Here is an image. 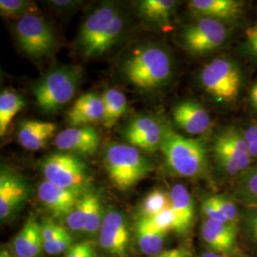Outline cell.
Returning a JSON list of instances; mask_svg holds the SVG:
<instances>
[{
  "mask_svg": "<svg viewBox=\"0 0 257 257\" xmlns=\"http://www.w3.org/2000/svg\"><path fill=\"white\" fill-rule=\"evenodd\" d=\"M122 73L128 82L142 91L163 86L172 74V61L167 51L156 45L136 50L123 64Z\"/></svg>",
  "mask_w": 257,
  "mask_h": 257,
  "instance_id": "cell-1",
  "label": "cell"
},
{
  "mask_svg": "<svg viewBox=\"0 0 257 257\" xmlns=\"http://www.w3.org/2000/svg\"><path fill=\"white\" fill-rule=\"evenodd\" d=\"M166 163L174 175L197 178L208 170V154L201 141L178 135L167 126L165 137L160 149Z\"/></svg>",
  "mask_w": 257,
  "mask_h": 257,
  "instance_id": "cell-2",
  "label": "cell"
},
{
  "mask_svg": "<svg viewBox=\"0 0 257 257\" xmlns=\"http://www.w3.org/2000/svg\"><path fill=\"white\" fill-rule=\"evenodd\" d=\"M104 165L110 182L119 191L132 189L153 170L147 157L128 144H110L105 151Z\"/></svg>",
  "mask_w": 257,
  "mask_h": 257,
  "instance_id": "cell-3",
  "label": "cell"
},
{
  "mask_svg": "<svg viewBox=\"0 0 257 257\" xmlns=\"http://www.w3.org/2000/svg\"><path fill=\"white\" fill-rule=\"evenodd\" d=\"M81 74L82 70L78 66H62L47 73L34 87V95L39 108L51 112L71 101Z\"/></svg>",
  "mask_w": 257,
  "mask_h": 257,
  "instance_id": "cell-4",
  "label": "cell"
},
{
  "mask_svg": "<svg viewBox=\"0 0 257 257\" xmlns=\"http://www.w3.org/2000/svg\"><path fill=\"white\" fill-rule=\"evenodd\" d=\"M42 173L50 183L81 193L91 182L88 169L82 160L73 154L56 153L47 156L41 164Z\"/></svg>",
  "mask_w": 257,
  "mask_h": 257,
  "instance_id": "cell-5",
  "label": "cell"
},
{
  "mask_svg": "<svg viewBox=\"0 0 257 257\" xmlns=\"http://www.w3.org/2000/svg\"><path fill=\"white\" fill-rule=\"evenodd\" d=\"M200 81L217 101L232 102L238 96L242 78L237 65L230 59H214L203 68Z\"/></svg>",
  "mask_w": 257,
  "mask_h": 257,
  "instance_id": "cell-6",
  "label": "cell"
},
{
  "mask_svg": "<svg viewBox=\"0 0 257 257\" xmlns=\"http://www.w3.org/2000/svg\"><path fill=\"white\" fill-rule=\"evenodd\" d=\"M213 156L221 170L230 176H238L248 170L251 156L243 133L234 127L225 128L213 142Z\"/></svg>",
  "mask_w": 257,
  "mask_h": 257,
  "instance_id": "cell-7",
  "label": "cell"
},
{
  "mask_svg": "<svg viewBox=\"0 0 257 257\" xmlns=\"http://www.w3.org/2000/svg\"><path fill=\"white\" fill-rule=\"evenodd\" d=\"M16 36L21 49L30 56L43 57L55 50L56 39L53 29L45 19L33 13L17 22Z\"/></svg>",
  "mask_w": 257,
  "mask_h": 257,
  "instance_id": "cell-8",
  "label": "cell"
},
{
  "mask_svg": "<svg viewBox=\"0 0 257 257\" xmlns=\"http://www.w3.org/2000/svg\"><path fill=\"white\" fill-rule=\"evenodd\" d=\"M227 37V28L221 21L200 18L195 23L185 28L181 40L189 52L194 55H204L222 46Z\"/></svg>",
  "mask_w": 257,
  "mask_h": 257,
  "instance_id": "cell-9",
  "label": "cell"
},
{
  "mask_svg": "<svg viewBox=\"0 0 257 257\" xmlns=\"http://www.w3.org/2000/svg\"><path fill=\"white\" fill-rule=\"evenodd\" d=\"M166 128L167 126L155 116L140 115L128 123L124 138L128 145L154 153L161 149Z\"/></svg>",
  "mask_w": 257,
  "mask_h": 257,
  "instance_id": "cell-10",
  "label": "cell"
},
{
  "mask_svg": "<svg viewBox=\"0 0 257 257\" xmlns=\"http://www.w3.org/2000/svg\"><path fill=\"white\" fill-rule=\"evenodd\" d=\"M99 245L112 255H127L130 232L124 215L117 211H109L104 214L98 231Z\"/></svg>",
  "mask_w": 257,
  "mask_h": 257,
  "instance_id": "cell-11",
  "label": "cell"
},
{
  "mask_svg": "<svg viewBox=\"0 0 257 257\" xmlns=\"http://www.w3.org/2000/svg\"><path fill=\"white\" fill-rule=\"evenodd\" d=\"M119 14L115 5L105 4L94 10L86 19L77 38V45L83 55L86 56Z\"/></svg>",
  "mask_w": 257,
  "mask_h": 257,
  "instance_id": "cell-12",
  "label": "cell"
},
{
  "mask_svg": "<svg viewBox=\"0 0 257 257\" xmlns=\"http://www.w3.org/2000/svg\"><path fill=\"white\" fill-rule=\"evenodd\" d=\"M99 143L97 131L90 125L66 128L54 139V144L58 150L73 155H92L98 150Z\"/></svg>",
  "mask_w": 257,
  "mask_h": 257,
  "instance_id": "cell-13",
  "label": "cell"
},
{
  "mask_svg": "<svg viewBox=\"0 0 257 257\" xmlns=\"http://www.w3.org/2000/svg\"><path fill=\"white\" fill-rule=\"evenodd\" d=\"M28 197V186L19 175L1 169L0 174V218L6 220L13 216Z\"/></svg>",
  "mask_w": 257,
  "mask_h": 257,
  "instance_id": "cell-14",
  "label": "cell"
},
{
  "mask_svg": "<svg viewBox=\"0 0 257 257\" xmlns=\"http://www.w3.org/2000/svg\"><path fill=\"white\" fill-rule=\"evenodd\" d=\"M84 193L58 187L46 180L39 184L37 189L40 202L56 217H67Z\"/></svg>",
  "mask_w": 257,
  "mask_h": 257,
  "instance_id": "cell-15",
  "label": "cell"
},
{
  "mask_svg": "<svg viewBox=\"0 0 257 257\" xmlns=\"http://www.w3.org/2000/svg\"><path fill=\"white\" fill-rule=\"evenodd\" d=\"M175 124L187 134L203 135L211 128L210 114L201 104L193 100H186L177 104L173 110Z\"/></svg>",
  "mask_w": 257,
  "mask_h": 257,
  "instance_id": "cell-16",
  "label": "cell"
},
{
  "mask_svg": "<svg viewBox=\"0 0 257 257\" xmlns=\"http://www.w3.org/2000/svg\"><path fill=\"white\" fill-rule=\"evenodd\" d=\"M203 241L211 251L228 255L236 248L237 226L206 219L201 228Z\"/></svg>",
  "mask_w": 257,
  "mask_h": 257,
  "instance_id": "cell-17",
  "label": "cell"
},
{
  "mask_svg": "<svg viewBox=\"0 0 257 257\" xmlns=\"http://www.w3.org/2000/svg\"><path fill=\"white\" fill-rule=\"evenodd\" d=\"M13 250L17 257H38L44 250L42 225L32 215L13 240Z\"/></svg>",
  "mask_w": 257,
  "mask_h": 257,
  "instance_id": "cell-18",
  "label": "cell"
},
{
  "mask_svg": "<svg viewBox=\"0 0 257 257\" xmlns=\"http://www.w3.org/2000/svg\"><path fill=\"white\" fill-rule=\"evenodd\" d=\"M104 102L102 96L95 92L82 94L68 112V121L71 126H87L104 118Z\"/></svg>",
  "mask_w": 257,
  "mask_h": 257,
  "instance_id": "cell-19",
  "label": "cell"
},
{
  "mask_svg": "<svg viewBox=\"0 0 257 257\" xmlns=\"http://www.w3.org/2000/svg\"><path fill=\"white\" fill-rule=\"evenodd\" d=\"M170 205L175 212V231L178 235H186L193 227L194 206L188 189L182 184H175L170 193Z\"/></svg>",
  "mask_w": 257,
  "mask_h": 257,
  "instance_id": "cell-20",
  "label": "cell"
},
{
  "mask_svg": "<svg viewBox=\"0 0 257 257\" xmlns=\"http://www.w3.org/2000/svg\"><path fill=\"white\" fill-rule=\"evenodd\" d=\"M189 9L200 18L233 20L241 16L243 3L236 0H192Z\"/></svg>",
  "mask_w": 257,
  "mask_h": 257,
  "instance_id": "cell-21",
  "label": "cell"
},
{
  "mask_svg": "<svg viewBox=\"0 0 257 257\" xmlns=\"http://www.w3.org/2000/svg\"><path fill=\"white\" fill-rule=\"evenodd\" d=\"M56 125L52 122L26 120L21 123L18 132V139L22 147L28 151H38L46 147L55 136Z\"/></svg>",
  "mask_w": 257,
  "mask_h": 257,
  "instance_id": "cell-22",
  "label": "cell"
},
{
  "mask_svg": "<svg viewBox=\"0 0 257 257\" xmlns=\"http://www.w3.org/2000/svg\"><path fill=\"white\" fill-rule=\"evenodd\" d=\"M136 235L140 250L149 256H156L163 251L168 232L156 229L145 218H138Z\"/></svg>",
  "mask_w": 257,
  "mask_h": 257,
  "instance_id": "cell-23",
  "label": "cell"
},
{
  "mask_svg": "<svg viewBox=\"0 0 257 257\" xmlns=\"http://www.w3.org/2000/svg\"><path fill=\"white\" fill-rule=\"evenodd\" d=\"M233 195L247 207L257 206V166L249 167L237 176Z\"/></svg>",
  "mask_w": 257,
  "mask_h": 257,
  "instance_id": "cell-24",
  "label": "cell"
},
{
  "mask_svg": "<svg viewBox=\"0 0 257 257\" xmlns=\"http://www.w3.org/2000/svg\"><path fill=\"white\" fill-rule=\"evenodd\" d=\"M104 102L103 125L110 128L115 125L120 117L126 112L128 101L126 95L115 89H108L101 95Z\"/></svg>",
  "mask_w": 257,
  "mask_h": 257,
  "instance_id": "cell-25",
  "label": "cell"
},
{
  "mask_svg": "<svg viewBox=\"0 0 257 257\" xmlns=\"http://www.w3.org/2000/svg\"><path fill=\"white\" fill-rule=\"evenodd\" d=\"M177 2L174 0H142L138 3V13L144 19L166 25L169 23Z\"/></svg>",
  "mask_w": 257,
  "mask_h": 257,
  "instance_id": "cell-26",
  "label": "cell"
},
{
  "mask_svg": "<svg viewBox=\"0 0 257 257\" xmlns=\"http://www.w3.org/2000/svg\"><path fill=\"white\" fill-rule=\"evenodd\" d=\"M23 97L14 91L4 90L0 94V136L4 137L11 122L24 108Z\"/></svg>",
  "mask_w": 257,
  "mask_h": 257,
  "instance_id": "cell-27",
  "label": "cell"
},
{
  "mask_svg": "<svg viewBox=\"0 0 257 257\" xmlns=\"http://www.w3.org/2000/svg\"><path fill=\"white\" fill-rule=\"evenodd\" d=\"M124 27H125V21L122 15L119 14L111 22V24L106 30L104 35L99 38V40L89 51V53L86 55V57L87 58L95 57L106 53L109 49L116 43V41L118 40V38L123 33Z\"/></svg>",
  "mask_w": 257,
  "mask_h": 257,
  "instance_id": "cell-28",
  "label": "cell"
},
{
  "mask_svg": "<svg viewBox=\"0 0 257 257\" xmlns=\"http://www.w3.org/2000/svg\"><path fill=\"white\" fill-rule=\"evenodd\" d=\"M170 205L169 194L161 190L156 189L148 193L147 196L141 203L139 208V217L138 218H148L155 216L159 212L164 211Z\"/></svg>",
  "mask_w": 257,
  "mask_h": 257,
  "instance_id": "cell-29",
  "label": "cell"
},
{
  "mask_svg": "<svg viewBox=\"0 0 257 257\" xmlns=\"http://www.w3.org/2000/svg\"><path fill=\"white\" fill-rule=\"evenodd\" d=\"M91 202V192H86L76 204L72 212L66 217L67 226L70 230L83 231Z\"/></svg>",
  "mask_w": 257,
  "mask_h": 257,
  "instance_id": "cell-30",
  "label": "cell"
},
{
  "mask_svg": "<svg viewBox=\"0 0 257 257\" xmlns=\"http://www.w3.org/2000/svg\"><path fill=\"white\" fill-rule=\"evenodd\" d=\"M103 218L104 215L100 196L97 193L91 192V202L83 232L93 234L94 232L99 231Z\"/></svg>",
  "mask_w": 257,
  "mask_h": 257,
  "instance_id": "cell-31",
  "label": "cell"
},
{
  "mask_svg": "<svg viewBox=\"0 0 257 257\" xmlns=\"http://www.w3.org/2000/svg\"><path fill=\"white\" fill-rule=\"evenodd\" d=\"M33 4L25 0H1L0 13L2 16L11 19H21L26 15L32 14Z\"/></svg>",
  "mask_w": 257,
  "mask_h": 257,
  "instance_id": "cell-32",
  "label": "cell"
},
{
  "mask_svg": "<svg viewBox=\"0 0 257 257\" xmlns=\"http://www.w3.org/2000/svg\"><path fill=\"white\" fill-rule=\"evenodd\" d=\"M153 226H155L158 230H164L169 232L170 230H175V215L171 205H169L164 211L159 212L155 216L145 218Z\"/></svg>",
  "mask_w": 257,
  "mask_h": 257,
  "instance_id": "cell-33",
  "label": "cell"
},
{
  "mask_svg": "<svg viewBox=\"0 0 257 257\" xmlns=\"http://www.w3.org/2000/svg\"><path fill=\"white\" fill-rule=\"evenodd\" d=\"M209 200L214 204L219 211L228 218L230 223L236 224L238 221V209L233 201L223 195H214L209 197Z\"/></svg>",
  "mask_w": 257,
  "mask_h": 257,
  "instance_id": "cell-34",
  "label": "cell"
},
{
  "mask_svg": "<svg viewBox=\"0 0 257 257\" xmlns=\"http://www.w3.org/2000/svg\"><path fill=\"white\" fill-rule=\"evenodd\" d=\"M244 229L250 243L257 248V206L247 207L244 214Z\"/></svg>",
  "mask_w": 257,
  "mask_h": 257,
  "instance_id": "cell-35",
  "label": "cell"
},
{
  "mask_svg": "<svg viewBox=\"0 0 257 257\" xmlns=\"http://www.w3.org/2000/svg\"><path fill=\"white\" fill-rule=\"evenodd\" d=\"M73 238L70 233H66L59 238L55 239L53 241L44 242V251L49 254H59L67 251L73 246Z\"/></svg>",
  "mask_w": 257,
  "mask_h": 257,
  "instance_id": "cell-36",
  "label": "cell"
},
{
  "mask_svg": "<svg viewBox=\"0 0 257 257\" xmlns=\"http://www.w3.org/2000/svg\"><path fill=\"white\" fill-rule=\"evenodd\" d=\"M64 257H95L94 245L90 241L74 244L66 251Z\"/></svg>",
  "mask_w": 257,
  "mask_h": 257,
  "instance_id": "cell-37",
  "label": "cell"
},
{
  "mask_svg": "<svg viewBox=\"0 0 257 257\" xmlns=\"http://www.w3.org/2000/svg\"><path fill=\"white\" fill-rule=\"evenodd\" d=\"M41 225H42L44 242H49V241L59 238L68 232L63 227L57 225L55 222L51 219H46Z\"/></svg>",
  "mask_w": 257,
  "mask_h": 257,
  "instance_id": "cell-38",
  "label": "cell"
},
{
  "mask_svg": "<svg viewBox=\"0 0 257 257\" xmlns=\"http://www.w3.org/2000/svg\"><path fill=\"white\" fill-rule=\"evenodd\" d=\"M201 210H202L204 215L207 217V219L217 221L221 223H230V221L228 220V218L219 211V209L209 200V198H207L202 203Z\"/></svg>",
  "mask_w": 257,
  "mask_h": 257,
  "instance_id": "cell-39",
  "label": "cell"
},
{
  "mask_svg": "<svg viewBox=\"0 0 257 257\" xmlns=\"http://www.w3.org/2000/svg\"><path fill=\"white\" fill-rule=\"evenodd\" d=\"M251 158H257V123L250 125L243 132Z\"/></svg>",
  "mask_w": 257,
  "mask_h": 257,
  "instance_id": "cell-40",
  "label": "cell"
},
{
  "mask_svg": "<svg viewBox=\"0 0 257 257\" xmlns=\"http://www.w3.org/2000/svg\"><path fill=\"white\" fill-rule=\"evenodd\" d=\"M154 257H193L191 248L188 246H180L177 248L163 250Z\"/></svg>",
  "mask_w": 257,
  "mask_h": 257,
  "instance_id": "cell-41",
  "label": "cell"
},
{
  "mask_svg": "<svg viewBox=\"0 0 257 257\" xmlns=\"http://www.w3.org/2000/svg\"><path fill=\"white\" fill-rule=\"evenodd\" d=\"M248 49L257 57V24L248 28L246 31Z\"/></svg>",
  "mask_w": 257,
  "mask_h": 257,
  "instance_id": "cell-42",
  "label": "cell"
},
{
  "mask_svg": "<svg viewBox=\"0 0 257 257\" xmlns=\"http://www.w3.org/2000/svg\"><path fill=\"white\" fill-rule=\"evenodd\" d=\"M51 3L53 5H55L56 7H60V8H66V7H72L74 6V1H69V0H65V1H60V0H55V1H51Z\"/></svg>",
  "mask_w": 257,
  "mask_h": 257,
  "instance_id": "cell-43",
  "label": "cell"
},
{
  "mask_svg": "<svg viewBox=\"0 0 257 257\" xmlns=\"http://www.w3.org/2000/svg\"><path fill=\"white\" fill-rule=\"evenodd\" d=\"M250 101L253 108L257 110V82L252 86L250 90Z\"/></svg>",
  "mask_w": 257,
  "mask_h": 257,
  "instance_id": "cell-44",
  "label": "cell"
},
{
  "mask_svg": "<svg viewBox=\"0 0 257 257\" xmlns=\"http://www.w3.org/2000/svg\"><path fill=\"white\" fill-rule=\"evenodd\" d=\"M199 257H229L226 254H222V253H218V252H214V251H208L203 253L202 255Z\"/></svg>",
  "mask_w": 257,
  "mask_h": 257,
  "instance_id": "cell-45",
  "label": "cell"
},
{
  "mask_svg": "<svg viewBox=\"0 0 257 257\" xmlns=\"http://www.w3.org/2000/svg\"><path fill=\"white\" fill-rule=\"evenodd\" d=\"M0 257H15L7 248H1V251H0Z\"/></svg>",
  "mask_w": 257,
  "mask_h": 257,
  "instance_id": "cell-46",
  "label": "cell"
}]
</instances>
